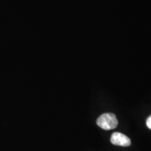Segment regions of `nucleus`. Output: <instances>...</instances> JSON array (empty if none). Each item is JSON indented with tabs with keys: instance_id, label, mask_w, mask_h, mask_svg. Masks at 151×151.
I'll list each match as a JSON object with an SVG mask.
<instances>
[{
	"instance_id": "obj_1",
	"label": "nucleus",
	"mask_w": 151,
	"mask_h": 151,
	"mask_svg": "<svg viewBox=\"0 0 151 151\" xmlns=\"http://www.w3.org/2000/svg\"><path fill=\"white\" fill-rule=\"evenodd\" d=\"M97 124L103 129L111 130L115 129L118 126V121L116 115L111 113H104L98 118Z\"/></svg>"
},
{
	"instance_id": "obj_2",
	"label": "nucleus",
	"mask_w": 151,
	"mask_h": 151,
	"mask_svg": "<svg viewBox=\"0 0 151 151\" xmlns=\"http://www.w3.org/2000/svg\"><path fill=\"white\" fill-rule=\"evenodd\" d=\"M111 142L113 145L120 146H129L131 145V140L128 137L120 132H114L111 137Z\"/></svg>"
},
{
	"instance_id": "obj_3",
	"label": "nucleus",
	"mask_w": 151,
	"mask_h": 151,
	"mask_svg": "<svg viewBox=\"0 0 151 151\" xmlns=\"http://www.w3.org/2000/svg\"><path fill=\"white\" fill-rule=\"evenodd\" d=\"M146 125L149 129H151V116H150L146 120Z\"/></svg>"
}]
</instances>
